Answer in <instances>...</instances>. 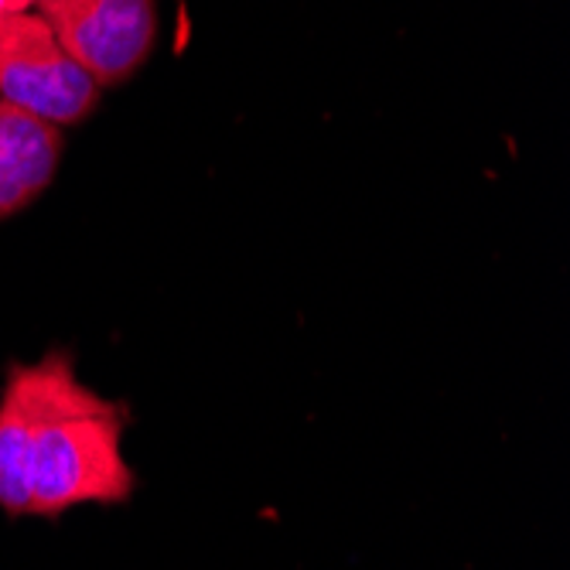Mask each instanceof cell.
Returning a JSON list of instances; mask_svg holds the SVG:
<instances>
[{
  "mask_svg": "<svg viewBox=\"0 0 570 570\" xmlns=\"http://www.w3.org/2000/svg\"><path fill=\"white\" fill-rule=\"evenodd\" d=\"M124 428L120 403L48 424L31 451L28 515L59 520L76 505H124L137 485L124 458Z\"/></svg>",
  "mask_w": 570,
  "mask_h": 570,
  "instance_id": "6da1fadb",
  "label": "cell"
},
{
  "mask_svg": "<svg viewBox=\"0 0 570 570\" xmlns=\"http://www.w3.org/2000/svg\"><path fill=\"white\" fill-rule=\"evenodd\" d=\"M110 403L76 376V362L66 348H51L38 362H11L0 390V509L28 515L31 451L48 424Z\"/></svg>",
  "mask_w": 570,
  "mask_h": 570,
  "instance_id": "7a4b0ae2",
  "label": "cell"
},
{
  "mask_svg": "<svg viewBox=\"0 0 570 570\" xmlns=\"http://www.w3.org/2000/svg\"><path fill=\"white\" fill-rule=\"evenodd\" d=\"M99 92L41 14L0 18V102L51 127H72L99 107Z\"/></svg>",
  "mask_w": 570,
  "mask_h": 570,
  "instance_id": "3957f363",
  "label": "cell"
},
{
  "mask_svg": "<svg viewBox=\"0 0 570 570\" xmlns=\"http://www.w3.org/2000/svg\"><path fill=\"white\" fill-rule=\"evenodd\" d=\"M38 14L99 89L134 79L158 45V0H41Z\"/></svg>",
  "mask_w": 570,
  "mask_h": 570,
  "instance_id": "277c9868",
  "label": "cell"
},
{
  "mask_svg": "<svg viewBox=\"0 0 570 570\" xmlns=\"http://www.w3.org/2000/svg\"><path fill=\"white\" fill-rule=\"evenodd\" d=\"M59 161V127L0 102V219L28 209L56 178Z\"/></svg>",
  "mask_w": 570,
  "mask_h": 570,
  "instance_id": "5b68a950",
  "label": "cell"
},
{
  "mask_svg": "<svg viewBox=\"0 0 570 570\" xmlns=\"http://www.w3.org/2000/svg\"><path fill=\"white\" fill-rule=\"evenodd\" d=\"M4 14H21L14 0H0V18H4Z\"/></svg>",
  "mask_w": 570,
  "mask_h": 570,
  "instance_id": "8992f818",
  "label": "cell"
},
{
  "mask_svg": "<svg viewBox=\"0 0 570 570\" xmlns=\"http://www.w3.org/2000/svg\"><path fill=\"white\" fill-rule=\"evenodd\" d=\"M14 4H18V11H31L35 4H41V0H14Z\"/></svg>",
  "mask_w": 570,
  "mask_h": 570,
  "instance_id": "52a82bcc",
  "label": "cell"
}]
</instances>
